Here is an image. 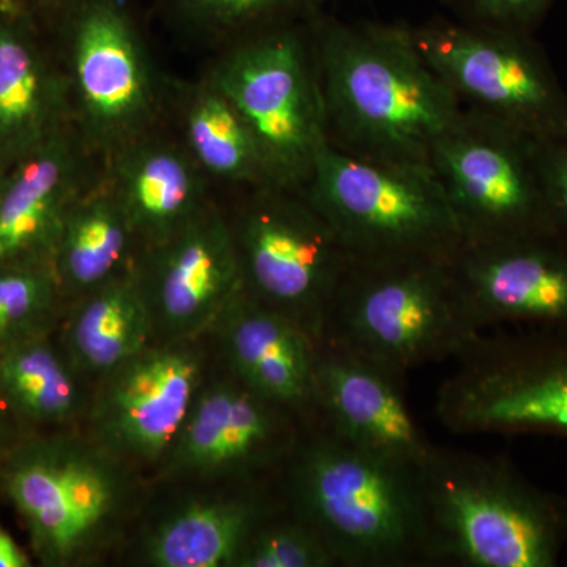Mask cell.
Returning <instances> with one entry per match:
<instances>
[{
	"mask_svg": "<svg viewBox=\"0 0 567 567\" xmlns=\"http://www.w3.org/2000/svg\"><path fill=\"white\" fill-rule=\"evenodd\" d=\"M309 435L287 461V496L338 566L427 561L417 468L361 450L322 425Z\"/></svg>",
	"mask_w": 567,
	"mask_h": 567,
	"instance_id": "2",
	"label": "cell"
},
{
	"mask_svg": "<svg viewBox=\"0 0 567 567\" xmlns=\"http://www.w3.org/2000/svg\"><path fill=\"white\" fill-rule=\"evenodd\" d=\"M458 20L533 33L557 0H443Z\"/></svg>",
	"mask_w": 567,
	"mask_h": 567,
	"instance_id": "30",
	"label": "cell"
},
{
	"mask_svg": "<svg viewBox=\"0 0 567 567\" xmlns=\"http://www.w3.org/2000/svg\"><path fill=\"white\" fill-rule=\"evenodd\" d=\"M338 566L322 537L303 518H265L249 537L237 567Z\"/></svg>",
	"mask_w": 567,
	"mask_h": 567,
	"instance_id": "28",
	"label": "cell"
},
{
	"mask_svg": "<svg viewBox=\"0 0 567 567\" xmlns=\"http://www.w3.org/2000/svg\"><path fill=\"white\" fill-rule=\"evenodd\" d=\"M230 374L295 416L315 413L319 342L241 290L216 323Z\"/></svg>",
	"mask_w": 567,
	"mask_h": 567,
	"instance_id": "19",
	"label": "cell"
},
{
	"mask_svg": "<svg viewBox=\"0 0 567 567\" xmlns=\"http://www.w3.org/2000/svg\"><path fill=\"white\" fill-rule=\"evenodd\" d=\"M548 196L559 240L567 246V137L544 147Z\"/></svg>",
	"mask_w": 567,
	"mask_h": 567,
	"instance_id": "31",
	"label": "cell"
},
{
	"mask_svg": "<svg viewBox=\"0 0 567 567\" xmlns=\"http://www.w3.org/2000/svg\"><path fill=\"white\" fill-rule=\"evenodd\" d=\"M410 29L417 51L466 110L543 142L567 137V93L533 33L464 20Z\"/></svg>",
	"mask_w": 567,
	"mask_h": 567,
	"instance_id": "10",
	"label": "cell"
},
{
	"mask_svg": "<svg viewBox=\"0 0 567 567\" xmlns=\"http://www.w3.org/2000/svg\"><path fill=\"white\" fill-rule=\"evenodd\" d=\"M427 563L554 567L567 506L505 461L434 446L417 466Z\"/></svg>",
	"mask_w": 567,
	"mask_h": 567,
	"instance_id": "3",
	"label": "cell"
},
{
	"mask_svg": "<svg viewBox=\"0 0 567 567\" xmlns=\"http://www.w3.org/2000/svg\"><path fill=\"white\" fill-rule=\"evenodd\" d=\"M59 293L51 262L0 268V347L43 333Z\"/></svg>",
	"mask_w": 567,
	"mask_h": 567,
	"instance_id": "27",
	"label": "cell"
},
{
	"mask_svg": "<svg viewBox=\"0 0 567 567\" xmlns=\"http://www.w3.org/2000/svg\"><path fill=\"white\" fill-rule=\"evenodd\" d=\"M28 566H31V559L25 551L18 546L17 540L6 529L0 528V567Z\"/></svg>",
	"mask_w": 567,
	"mask_h": 567,
	"instance_id": "32",
	"label": "cell"
},
{
	"mask_svg": "<svg viewBox=\"0 0 567 567\" xmlns=\"http://www.w3.org/2000/svg\"><path fill=\"white\" fill-rule=\"evenodd\" d=\"M41 2H63V0H41ZM74 0H70V3H73Z\"/></svg>",
	"mask_w": 567,
	"mask_h": 567,
	"instance_id": "33",
	"label": "cell"
},
{
	"mask_svg": "<svg viewBox=\"0 0 567 567\" xmlns=\"http://www.w3.org/2000/svg\"><path fill=\"white\" fill-rule=\"evenodd\" d=\"M404 379L344 347L319 342L315 413L320 425L352 445L420 466L435 445L406 405Z\"/></svg>",
	"mask_w": 567,
	"mask_h": 567,
	"instance_id": "17",
	"label": "cell"
},
{
	"mask_svg": "<svg viewBox=\"0 0 567 567\" xmlns=\"http://www.w3.org/2000/svg\"><path fill=\"white\" fill-rule=\"evenodd\" d=\"M106 162L104 177L142 249L162 244L210 205L207 175L183 144L148 133Z\"/></svg>",
	"mask_w": 567,
	"mask_h": 567,
	"instance_id": "20",
	"label": "cell"
},
{
	"mask_svg": "<svg viewBox=\"0 0 567 567\" xmlns=\"http://www.w3.org/2000/svg\"><path fill=\"white\" fill-rule=\"evenodd\" d=\"M200 31L238 40L289 20L305 0H171Z\"/></svg>",
	"mask_w": 567,
	"mask_h": 567,
	"instance_id": "29",
	"label": "cell"
},
{
	"mask_svg": "<svg viewBox=\"0 0 567 567\" xmlns=\"http://www.w3.org/2000/svg\"><path fill=\"white\" fill-rule=\"evenodd\" d=\"M87 148L58 132L29 153L0 185V268L51 262L63 218L89 185Z\"/></svg>",
	"mask_w": 567,
	"mask_h": 567,
	"instance_id": "18",
	"label": "cell"
},
{
	"mask_svg": "<svg viewBox=\"0 0 567 567\" xmlns=\"http://www.w3.org/2000/svg\"><path fill=\"white\" fill-rule=\"evenodd\" d=\"M41 334L0 347V394L29 420L63 424L80 415L81 390L69 358Z\"/></svg>",
	"mask_w": 567,
	"mask_h": 567,
	"instance_id": "26",
	"label": "cell"
},
{
	"mask_svg": "<svg viewBox=\"0 0 567 567\" xmlns=\"http://www.w3.org/2000/svg\"><path fill=\"white\" fill-rule=\"evenodd\" d=\"M451 257L353 262L320 342L341 346L404 379L421 365L465 353L477 327Z\"/></svg>",
	"mask_w": 567,
	"mask_h": 567,
	"instance_id": "4",
	"label": "cell"
},
{
	"mask_svg": "<svg viewBox=\"0 0 567 567\" xmlns=\"http://www.w3.org/2000/svg\"><path fill=\"white\" fill-rule=\"evenodd\" d=\"M183 145L207 177L244 186L271 185L251 133L208 78L178 91Z\"/></svg>",
	"mask_w": 567,
	"mask_h": 567,
	"instance_id": "25",
	"label": "cell"
},
{
	"mask_svg": "<svg viewBox=\"0 0 567 567\" xmlns=\"http://www.w3.org/2000/svg\"><path fill=\"white\" fill-rule=\"evenodd\" d=\"M208 80L234 104L271 185L305 188L327 122L311 25L289 21L235 41Z\"/></svg>",
	"mask_w": 567,
	"mask_h": 567,
	"instance_id": "7",
	"label": "cell"
},
{
	"mask_svg": "<svg viewBox=\"0 0 567 567\" xmlns=\"http://www.w3.org/2000/svg\"><path fill=\"white\" fill-rule=\"evenodd\" d=\"M244 292L322 341L324 323L354 262L303 192L264 185L233 219Z\"/></svg>",
	"mask_w": 567,
	"mask_h": 567,
	"instance_id": "9",
	"label": "cell"
},
{
	"mask_svg": "<svg viewBox=\"0 0 567 567\" xmlns=\"http://www.w3.org/2000/svg\"><path fill=\"white\" fill-rule=\"evenodd\" d=\"M136 246L128 218L103 175L82 189L59 230L51 265L61 292L81 298L132 270Z\"/></svg>",
	"mask_w": 567,
	"mask_h": 567,
	"instance_id": "22",
	"label": "cell"
},
{
	"mask_svg": "<svg viewBox=\"0 0 567 567\" xmlns=\"http://www.w3.org/2000/svg\"><path fill=\"white\" fill-rule=\"evenodd\" d=\"M0 424H2V412H0Z\"/></svg>",
	"mask_w": 567,
	"mask_h": 567,
	"instance_id": "34",
	"label": "cell"
},
{
	"mask_svg": "<svg viewBox=\"0 0 567 567\" xmlns=\"http://www.w3.org/2000/svg\"><path fill=\"white\" fill-rule=\"evenodd\" d=\"M289 410L241 380L203 385L181 434L162 462L173 477H249L289 461L300 436Z\"/></svg>",
	"mask_w": 567,
	"mask_h": 567,
	"instance_id": "15",
	"label": "cell"
},
{
	"mask_svg": "<svg viewBox=\"0 0 567 567\" xmlns=\"http://www.w3.org/2000/svg\"><path fill=\"white\" fill-rule=\"evenodd\" d=\"M301 192L354 262L451 257L464 240L431 164L363 158L327 137Z\"/></svg>",
	"mask_w": 567,
	"mask_h": 567,
	"instance_id": "5",
	"label": "cell"
},
{
	"mask_svg": "<svg viewBox=\"0 0 567 567\" xmlns=\"http://www.w3.org/2000/svg\"><path fill=\"white\" fill-rule=\"evenodd\" d=\"M271 507L256 494L196 499L162 518L145 537L144 559L155 567H237Z\"/></svg>",
	"mask_w": 567,
	"mask_h": 567,
	"instance_id": "23",
	"label": "cell"
},
{
	"mask_svg": "<svg viewBox=\"0 0 567 567\" xmlns=\"http://www.w3.org/2000/svg\"><path fill=\"white\" fill-rule=\"evenodd\" d=\"M193 341L148 346L103 377L92 436L125 462L162 464L204 385Z\"/></svg>",
	"mask_w": 567,
	"mask_h": 567,
	"instance_id": "13",
	"label": "cell"
},
{
	"mask_svg": "<svg viewBox=\"0 0 567 567\" xmlns=\"http://www.w3.org/2000/svg\"><path fill=\"white\" fill-rule=\"evenodd\" d=\"M155 334L151 308L132 268L78 298L66 320V358L74 371L103 379L152 346Z\"/></svg>",
	"mask_w": 567,
	"mask_h": 567,
	"instance_id": "24",
	"label": "cell"
},
{
	"mask_svg": "<svg viewBox=\"0 0 567 567\" xmlns=\"http://www.w3.org/2000/svg\"><path fill=\"white\" fill-rule=\"evenodd\" d=\"M66 96L24 28L0 21V173L61 132Z\"/></svg>",
	"mask_w": 567,
	"mask_h": 567,
	"instance_id": "21",
	"label": "cell"
},
{
	"mask_svg": "<svg viewBox=\"0 0 567 567\" xmlns=\"http://www.w3.org/2000/svg\"><path fill=\"white\" fill-rule=\"evenodd\" d=\"M450 264L481 330L567 331V246L559 238L462 240Z\"/></svg>",
	"mask_w": 567,
	"mask_h": 567,
	"instance_id": "16",
	"label": "cell"
},
{
	"mask_svg": "<svg viewBox=\"0 0 567 567\" xmlns=\"http://www.w3.org/2000/svg\"><path fill=\"white\" fill-rule=\"evenodd\" d=\"M457 360L436 395V415L451 431L567 436V331L481 334Z\"/></svg>",
	"mask_w": 567,
	"mask_h": 567,
	"instance_id": "11",
	"label": "cell"
},
{
	"mask_svg": "<svg viewBox=\"0 0 567 567\" xmlns=\"http://www.w3.org/2000/svg\"><path fill=\"white\" fill-rule=\"evenodd\" d=\"M546 142L480 111H462L435 142L432 169L466 241L558 238Z\"/></svg>",
	"mask_w": 567,
	"mask_h": 567,
	"instance_id": "8",
	"label": "cell"
},
{
	"mask_svg": "<svg viewBox=\"0 0 567 567\" xmlns=\"http://www.w3.org/2000/svg\"><path fill=\"white\" fill-rule=\"evenodd\" d=\"M69 93L78 136L110 158L152 132L162 89L132 14L117 0H74L69 28Z\"/></svg>",
	"mask_w": 567,
	"mask_h": 567,
	"instance_id": "12",
	"label": "cell"
},
{
	"mask_svg": "<svg viewBox=\"0 0 567 567\" xmlns=\"http://www.w3.org/2000/svg\"><path fill=\"white\" fill-rule=\"evenodd\" d=\"M327 137L380 162H431L435 142L464 111L417 51L409 25L311 22Z\"/></svg>",
	"mask_w": 567,
	"mask_h": 567,
	"instance_id": "1",
	"label": "cell"
},
{
	"mask_svg": "<svg viewBox=\"0 0 567 567\" xmlns=\"http://www.w3.org/2000/svg\"><path fill=\"white\" fill-rule=\"evenodd\" d=\"M156 334L194 341L216 327L244 290L229 218L208 205L162 244L142 249L133 267Z\"/></svg>",
	"mask_w": 567,
	"mask_h": 567,
	"instance_id": "14",
	"label": "cell"
},
{
	"mask_svg": "<svg viewBox=\"0 0 567 567\" xmlns=\"http://www.w3.org/2000/svg\"><path fill=\"white\" fill-rule=\"evenodd\" d=\"M6 488L37 554L52 566L99 555L118 535L136 499L128 462L92 435L55 436L24 447L11 458Z\"/></svg>",
	"mask_w": 567,
	"mask_h": 567,
	"instance_id": "6",
	"label": "cell"
}]
</instances>
